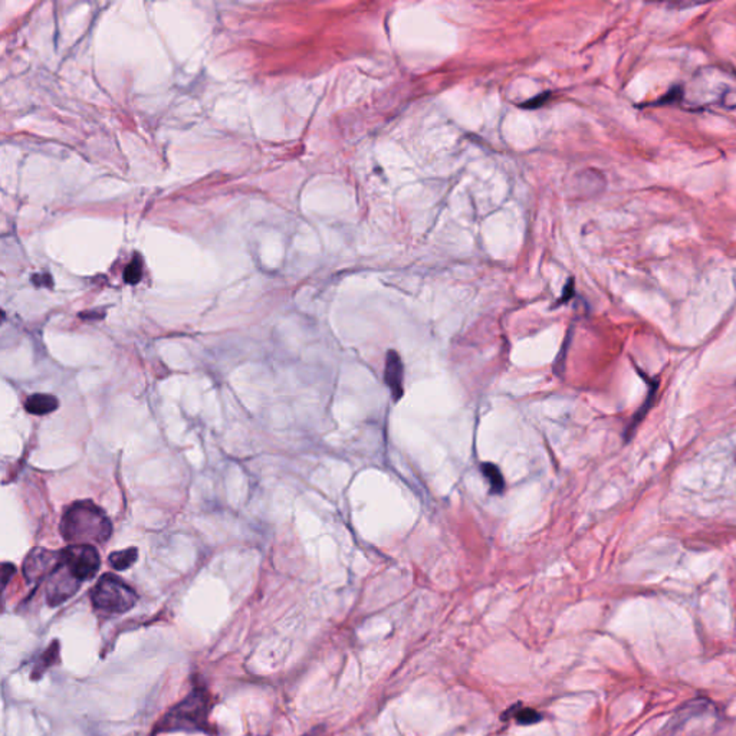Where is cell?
Returning <instances> with one entry per match:
<instances>
[{"label":"cell","instance_id":"52a82bcc","mask_svg":"<svg viewBox=\"0 0 736 736\" xmlns=\"http://www.w3.org/2000/svg\"><path fill=\"white\" fill-rule=\"evenodd\" d=\"M384 381L388 387L390 393H392L394 401H399L403 397L404 393V367L400 355L394 351L390 350L385 357V367H384Z\"/></svg>","mask_w":736,"mask_h":736},{"label":"cell","instance_id":"8992f818","mask_svg":"<svg viewBox=\"0 0 736 736\" xmlns=\"http://www.w3.org/2000/svg\"><path fill=\"white\" fill-rule=\"evenodd\" d=\"M62 559L61 551H49L43 548H35L24 562V574L29 582H39L48 578Z\"/></svg>","mask_w":736,"mask_h":736},{"label":"cell","instance_id":"2e32d148","mask_svg":"<svg viewBox=\"0 0 736 736\" xmlns=\"http://www.w3.org/2000/svg\"><path fill=\"white\" fill-rule=\"evenodd\" d=\"M545 99H548V94H544V95H539V97H536V98H534V99H531V101L525 102V104H524V106H527V108H535V106H538V104H535V102H541V104H544V101H545Z\"/></svg>","mask_w":736,"mask_h":736},{"label":"cell","instance_id":"9c48e42d","mask_svg":"<svg viewBox=\"0 0 736 736\" xmlns=\"http://www.w3.org/2000/svg\"><path fill=\"white\" fill-rule=\"evenodd\" d=\"M58 406H59V401H58L56 397H54L51 394H42V393L32 394L25 401L26 410L29 411L31 415H36V416L49 415V413H52V411H55L58 408Z\"/></svg>","mask_w":736,"mask_h":736},{"label":"cell","instance_id":"6da1fadb","mask_svg":"<svg viewBox=\"0 0 736 736\" xmlns=\"http://www.w3.org/2000/svg\"><path fill=\"white\" fill-rule=\"evenodd\" d=\"M61 534L74 545L104 544L113 534V525L110 518L94 502L78 501L65 511Z\"/></svg>","mask_w":736,"mask_h":736},{"label":"cell","instance_id":"9a60e30c","mask_svg":"<svg viewBox=\"0 0 736 736\" xmlns=\"http://www.w3.org/2000/svg\"><path fill=\"white\" fill-rule=\"evenodd\" d=\"M2 579H3V586L6 587L8 582H9V578L15 574V567L12 564H3V570H2Z\"/></svg>","mask_w":736,"mask_h":736},{"label":"cell","instance_id":"5bb4252c","mask_svg":"<svg viewBox=\"0 0 736 736\" xmlns=\"http://www.w3.org/2000/svg\"><path fill=\"white\" fill-rule=\"evenodd\" d=\"M515 718L519 723H524V725H528V723H534L536 721H539V715L538 712L532 710V709H522L519 710L518 713H515Z\"/></svg>","mask_w":736,"mask_h":736},{"label":"cell","instance_id":"4fadbf2b","mask_svg":"<svg viewBox=\"0 0 736 736\" xmlns=\"http://www.w3.org/2000/svg\"><path fill=\"white\" fill-rule=\"evenodd\" d=\"M141 276H143V262H141V257L136 255L124 271V280L127 284L136 285L141 280Z\"/></svg>","mask_w":736,"mask_h":736},{"label":"cell","instance_id":"8fae6325","mask_svg":"<svg viewBox=\"0 0 736 736\" xmlns=\"http://www.w3.org/2000/svg\"><path fill=\"white\" fill-rule=\"evenodd\" d=\"M481 470H482L483 476H485L488 483H489L490 493H493V495L504 493V490H505V479H504L501 469L497 467L496 465H493V463H482Z\"/></svg>","mask_w":736,"mask_h":736},{"label":"cell","instance_id":"30bf717a","mask_svg":"<svg viewBox=\"0 0 736 736\" xmlns=\"http://www.w3.org/2000/svg\"><path fill=\"white\" fill-rule=\"evenodd\" d=\"M58 656H59V641H54L47 652H43L38 660V663L33 666V672H32V679L38 680L43 673L47 672V670L55 664L58 662Z\"/></svg>","mask_w":736,"mask_h":736},{"label":"cell","instance_id":"ba28073f","mask_svg":"<svg viewBox=\"0 0 736 736\" xmlns=\"http://www.w3.org/2000/svg\"><path fill=\"white\" fill-rule=\"evenodd\" d=\"M647 383H648V390H647V397L644 399L643 404L639 407V410L634 413V416L632 417L629 426L625 427V431H624V442H630V439L634 436V433L637 430V427L641 424V422L644 420V417L647 416L648 411H650V408L655 406L656 403V397H657V392H659V381L657 380H648L646 377Z\"/></svg>","mask_w":736,"mask_h":736},{"label":"cell","instance_id":"5b68a950","mask_svg":"<svg viewBox=\"0 0 736 736\" xmlns=\"http://www.w3.org/2000/svg\"><path fill=\"white\" fill-rule=\"evenodd\" d=\"M82 581H79L75 577V574L70 570V567L65 564L63 559H61L59 566L48 577V582H47L48 604L55 607V605L65 602L79 590Z\"/></svg>","mask_w":736,"mask_h":736},{"label":"cell","instance_id":"7c38bea8","mask_svg":"<svg viewBox=\"0 0 736 736\" xmlns=\"http://www.w3.org/2000/svg\"><path fill=\"white\" fill-rule=\"evenodd\" d=\"M137 558H138L137 548H128V550L113 552L110 555V558H108V561H110V566L114 570L124 571V570H127L129 567H133L136 564Z\"/></svg>","mask_w":736,"mask_h":736},{"label":"cell","instance_id":"e0dca14e","mask_svg":"<svg viewBox=\"0 0 736 736\" xmlns=\"http://www.w3.org/2000/svg\"><path fill=\"white\" fill-rule=\"evenodd\" d=\"M567 292H568V289H567ZM571 294H573V287L570 288V295H571ZM567 299H568V295L566 294V296H564V298H562V301H567Z\"/></svg>","mask_w":736,"mask_h":736},{"label":"cell","instance_id":"277c9868","mask_svg":"<svg viewBox=\"0 0 736 736\" xmlns=\"http://www.w3.org/2000/svg\"><path fill=\"white\" fill-rule=\"evenodd\" d=\"M62 559L79 581H88L99 570V554L93 545H71L61 551Z\"/></svg>","mask_w":736,"mask_h":736},{"label":"cell","instance_id":"7a4b0ae2","mask_svg":"<svg viewBox=\"0 0 736 736\" xmlns=\"http://www.w3.org/2000/svg\"><path fill=\"white\" fill-rule=\"evenodd\" d=\"M213 707L207 689L194 687L176 706H173L157 723L153 736L170 732H210L209 717Z\"/></svg>","mask_w":736,"mask_h":736},{"label":"cell","instance_id":"3957f363","mask_svg":"<svg viewBox=\"0 0 736 736\" xmlns=\"http://www.w3.org/2000/svg\"><path fill=\"white\" fill-rule=\"evenodd\" d=\"M137 593L114 574H104L91 593L93 605L108 614H122L137 604Z\"/></svg>","mask_w":736,"mask_h":736}]
</instances>
